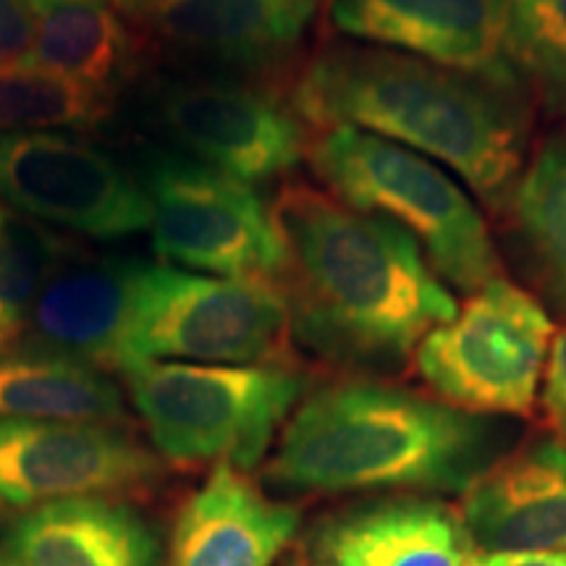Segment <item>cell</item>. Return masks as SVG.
Returning <instances> with one entry per match:
<instances>
[{
	"label": "cell",
	"mask_w": 566,
	"mask_h": 566,
	"mask_svg": "<svg viewBox=\"0 0 566 566\" xmlns=\"http://www.w3.org/2000/svg\"><path fill=\"white\" fill-rule=\"evenodd\" d=\"M139 179L153 208V250L163 263L223 279H279L283 244L252 184L174 147L145 150Z\"/></svg>",
	"instance_id": "obj_8"
},
{
	"label": "cell",
	"mask_w": 566,
	"mask_h": 566,
	"mask_svg": "<svg viewBox=\"0 0 566 566\" xmlns=\"http://www.w3.org/2000/svg\"><path fill=\"white\" fill-rule=\"evenodd\" d=\"M271 212L292 331L331 363L394 367L457 315L420 244L386 218L307 184L283 187Z\"/></svg>",
	"instance_id": "obj_1"
},
{
	"label": "cell",
	"mask_w": 566,
	"mask_h": 566,
	"mask_svg": "<svg viewBox=\"0 0 566 566\" xmlns=\"http://www.w3.org/2000/svg\"><path fill=\"white\" fill-rule=\"evenodd\" d=\"M475 548L566 551V446L535 441L488 464L462 493Z\"/></svg>",
	"instance_id": "obj_14"
},
{
	"label": "cell",
	"mask_w": 566,
	"mask_h": 566,
	"mask_svg": "<svg viewBox=\"0 0 566 566\" xmlns=\"http://www.w3.org/2000/svg\"><path fill=\"white\" fill-rule=\"evenodd\" d=\"M304 122L375 134L443 163L491 205L512 200L525 124L512 90L388 48L336 45L294 87Z\"/></svg>",
	"instance_id": "obj_2"
},
{
	"label": "cell",
	"mask_w": 566,
	"mask_h": 566,
	"mask_svg": "<svg viewBox=\"0 0 566 566\" xmlns=\"http://www.w3.org/2000/svg\"><path fill=\"white\" fill-rule=\"evenodd\" d=\"M509 202L533 275L566 313V134L535 153Z\"/></svg>",
	"instance_id": "obj_21"
},
{
	"label": "cell",
	"mask_w": 566,
	"mask_h": 566,
	"mask_svg": "<svg viewBox=\"0 0 566 566\" xmlns=\"http://www.w3.org/2000/svg\"><path fill=\"white\" fill-rule=\"evenodd\" d=\"M470 566H485V564H483V558H480V554H478V558H475V562H472Z\"/></svg>",
	"instance_id": "obj_30"
},
{
	"label": "cell",
	"mask_w": 566,
	"mask_h": 566,
	"mask_svg": "<svg viewBox=\"0 0 566 566\" xmlns=\"http://www.w3.org/2000/svg\"><path fill=\"white\" fill-rule=\"evenodd\" d=\"M292 334V310L275 281L147 263L134 286L113 367L286 365Z\"/></svg>",
	"instance_id": "obj_6"
},
{
	"label": "cell",
	"mask_w": 566,
	"mask_h": 566,
	"mask_svg": "<svg viewBox=\"0 0 566 566\" xmlns=\"http://www.w3.org/2000/svg\"><path fill=\"white\" fill-rule=\"evenodd\" d=\"M504 48L543 101L566 113V0H504Z\"/></svg>",
	"instance_id": "obj_24"
},
{
	"label": "cell",
	"mask_w": 566,
	"mask_h": 566,
	"mask_svg": "<svg viewBox=\"0 0 566 566\" xmlns=\"http://www.w3.org/2000/svg\"><path fill=\"white\" fill-rule=\"evenodd\" d=\"M0 566H17L13 562H9V558H6L3 554H0Z\"/></svg>",
	"instance_id": "obj_29"
},
{
	"label": "cell",
	"mask_w": 566,
	"mask_h": 566,
	"mask_svg": "<svg viewBox=\"0 0 566 566\" xmlns=\"http://www.w3.org/2000/svg\"><path fill=\"white\" fill-rule=\"evenodd\" d=\"M38 13L27 66H38L103 92H116L134 66V40L103 0H32Z\"/></svg>",
	"instance_id": "obj_19"
},
{
	"label": "cell",
	"mask_w": 566,
	"mask_h": 566,
	"mask_svg": "<svg viewBox=\"0 0 566 566\" xmlns=\"http://www.w3.org/2000/svg\"><path fill=\"white\" fill-rule=\"evenodd\" d=\"M543 409H546V420L556 433V441L566 446V328L551 344Z\"/></svg>",
	"instance_id": "obj_26"
},
{
	"label": "cell",
	"mask_w": 566,
	"mask_h": 566,
	"mask_svg": "<svg viewBox=\"0 0 566 566\" xmlns=\"http://www.w3.org/2000/svg\"><path fill=\"white\" fill-rule=\"evenodd\" d=\"M6 218H9V216H6V212H3V208H0V226H3V223H6Z\"/></svg>",
	"instance_id": "obj_31"
},
{
	"label": "cell",
	"mask_w": 566,
	"mask_h": 566,
	"mask_svg": "<svg viewBox=\"0 0 566 566\" xmlns=\"http://www.w3.org/2000/svg\"><path fill=\"white\" fill-rule=\"evenodd\" d=\"M111 92L38 66L0 69V134L82 132L103 124Z\"/></svg>",
	"instance_id": "obj_22"
},
{
	"label": "cell",
	"mask_w": 566,
	"mask_h": 566,
	"mask_svg": "<svg viewBox=\"0 0 566 566\" xmlns=\"http://www.w3.org/2000/svg\"><path fill=\"white\" fill-rule=\"evenodd\" d=\"M71 247L27 218H6L0 226V352L19 344L27 321L48 279Z\"/></svg>",
	"instance_id": "obj_23"
},
{
	"label": "cell",
	"mask_w": 566,
	"mask_h": 566,
	"mask_svg": "<svg viewBox=\"0 0 566 566\" xmlns=\"http://www.w3.org/2000/svg\"><path fill=\"white\" fill-rule=\"evenodd\" d=\"M145 260L126 254H90L71 247L34 302L21 352L48 354L90 367H113L134 286Z\"/></svg>",
	"instance_id": "obj_13"
},
{
	"label": "cell",
	"mask_w": 566,
	"mask_h": 566,
	"mask_svg": "<svg viewBox=\"0 0 566 566\" xmlns=\"http://www.w3.org/2000/svg\"><path fill=\"white\" fill-rule=\"evenodd\" d=\"M321 0H158L155 30L179 51L223 66H263L294 51Z\"/></svg>",
	"instance_id": "obj_18"
},
{
	"label": "cell",
	"mask_w": 566,
	"mask_h": 566,
	"mask_svg": "<svg viewBox=\"0 0 566 566\" xmlns=\"http://www.w3.org/2000/svg\"><path fill=\"white\" fill-rule=\"evenodd\" d=\"M491 451L493 428L478 415L380 380H342L296 407L268 480L300 493H464Z\"/></svg>",
	"instance_id": "obj_3"
},
{
	"label": "cell",
	"mask_w": 566,
	"mask_h": 566,
	"mask_svg": "<svg viewBox=\"0 0 566 566\" xmlns=\"http://www.w3.org/2000/svg\"><path fill=\"white\" fill-rule=\"evenodd\" d=\"M153 449L174 464L252 470L307 388L289 365L139 363L124 367Z\"/></svg>",
	"instance_id": "obj_5"
},
{
	"label": "cell",
	"mask_w": 566,
	"mask_h": 566,
	"mask_svg": "<svg viewBox=\"0 0 566 566\" xmlns=\"http://www.w3.org/2000/svg\"><path fill=\"white\" fill-rule=\"evenodd\" d=\"M0 554L17 566H160V541L126 501L76 495L13 514Z\"/></svg>",
	"instance_id": "obj_15"
},
{
	"label": "cell",
	"mask_w": 566,
	"mask_h": 566,
	"mask_svg": "<svg viewBox=\"0 0 566 566\" xmlns=\"http://www.w3.org/2000/svg\"><path fill=\"white\" fill-rule=\"evenodd\" d=\"M0 420L122 424L126 412L122 388L97 367L9 349L0 352Z\"/></svg>",
	"instance_id": "obj_20"
},
{
	"label": "cell",
	"mask_w": 566,
	"mask_h": 566,
	"mask_svg": "<svg viewBox=\"0 0 566 566\" xmlns=\"http://www.w3.org/2000/svg\"><path fill=\"white\" fill-rule=\"evenodd\" d=\"M310 163L336 200L405 229L451 286L478 292L499 279L483 212L438 163L352 126L325 129Z\"/></svg>",
	"instance_id": "obj_4"
},
{
	"label": "cell",
	"mask_w": 566,
	"mask_h": 566,
	"mask_svg": "<svg viewBox=\"0 0 566 566\" xmlns=\"http://www.w3.org/2000/svg\"><path fill=\"white\" fill-rule=\"evenodd\" d=\"M300 512L268 499L242 470L216 464L181 506L168 566H273Z\"/></svg>",
	"instance_id": "obj_17"
},
{
	"label": "cell",
	"mask_w": 566,
	"mask_h": 566,
	"mask_svg": "<svg viewBox=\"0 0 566 566\" xmlns=\"http://www.w3.org/2000/svg\"><path fill=\"white\" fill-rule=\"evenodd\" d=\"M331 21L367 45L514 90L504 0H331Z\"/></svg>",
	"instance_id": "obj_12"
},
{
	"label": "cell",
	"mask_w": 566,
	"mask_h": 566,
	"mask_svg": "<svg viewBox=\"0 0 566 566\" xmlns=\"http://www.w3.org/2000/svg\"><path fill=\"white\" fill-rule=\"evenodd\" d=\"M147 108L174 150L244 184L289 174L307 150L296 111L242 82L171 76L155 82Z\"/></svg>",
	"instance_id": "obj_10"
},
{
	"label": "cell",
	"mask_w": 566,
	"mask_h": 566,
	"mask_svg": "<svg viewBox=\"0 0 566 566\" xmlns=\"http://www.w3.org/2000/svg\"><path fill=\"white\" fill-rule=\"evenodd\" d=\"M103 3L113 6L116 11L132 13V17H142V13H147V17H150V11L155 9V3H158V0H103Z\"/></svg>",
	"instance_id": "obj_28"
},
{
	"label": "cell",
	"mask_w": 566,
	"mask_h": 566,
	"mask_svg": "<svg viewBox=\"0 0 566 566\" xmlns=\"http://www.w3.org/2000/svg\"><path fill=\"white\" fill-rule=\"evenodd\" d=\"M158 457L124 424L0 420V512L153 483Z\"/></svg>",
	"instance_id": "obj_11"
},
{
	"label": "cell",
	"mask_w": 566,
	"mask_h": 566,
	"mask_svg": "<svg viewBox=\"0 0 566 566\" xmlns=\"http://www.w3.org/2000/svg\"><path fill=\"white\" fill-rule=\"evenodd\" d=\"M551 344L546 307L499 275L422 338L415 363L443 405L467 415H530Z\"/></svg>",
	"instance_id": "obj_7"
},
{
	"label": "cell",
	"mask_w": 566,
	"mask_h": 566,
	"mask_svg": "<svg viewBox=\"0 0 566 566\" xmlns=\"http://www.w3.org/2000/svg\"><path fill=\"white\" fill-rule=\"evenodd\" d=\"M0 197L27 218L90 239L134 237L153 223L139 176L66 132L0 134Z\"/></svg>",
	"instance_id": "obj_9"
},
{
	"label": "cell",
	"mask_w": 566,
	"mask_h": 566,
	"mask_svg": "<svg viewBox=\"0 0 566 566\" xmlns=\"http://www.w3.org/2000/svg\"><path fill=\"white\" fill-rule=\"evenodd\" d=\"M310 548L317 566H470L478 558L462 514L417 495L331 516Z\"/></svg>",
	"instance_id": "obj_16"
},
{
	"label": "cell",
	"mask_w": 566,
	"mask_h": 566,
	"mask_svg": "<svg viewBox=\"0 0 566 566\" xmlns=\"http://www.w3.org/2000/svg\"><path fill=\"white\" fill-rule=\"evenodd\" d=\"M38 32L32 0H0V69L24 63Z\"/></svg>",
	"instance_id": "obj_25"
},
{
	"label": "cell",
	"mask_w": 566,
	"mask_h": 566,
	"mask_svg": "<svg viewBox=\"0 0 566 566\" xmlns=\"http://www.w3.org/2000/svg\"><path fill=\"white\" fill-rule=\"evenodd\" d=\"M480 558L485 566H566V551H504Z\"/></svg>",
	"instance_id": "obj_27"
}]
</instances>
